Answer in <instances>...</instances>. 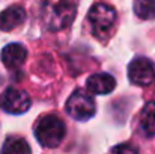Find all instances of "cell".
Masks as SVG:
<instances>
[{
	"instance_id": "obj_6",
	"label": "cell",
	"mask_w": 155,
	"mask_h": 154,
	"mask_svg": "<svg viewBox=\"0 0 155 154\" xmlns=\"http://www.w3.org/2000/svg\"><path fill=\"white\" fill-rule=\"evenodd\" d=\"M128 79L137 86H148L155 79V65L146 57H136L128 67Z\"/></svg>"
},
{
	"instance_id": "obj_2",
	"label": "cell",
	"mask_w": 155,
	"mask_h": 154,
	"mask_svg": "<svg viewBox=\"0 0 155 154\" xmlns=\"http://www.w3.org/2000/svg\"><path fill=\"white\" fill-rule=\"evenodd\" d=\"M65 135H66L65 122L56 115L44 116L35 128V136L38 142L47 148L57 147L63 141Z\"/></svg>"
},
{
	"instance_id": "obj_11",
	"label": "cell",
	"mask_w": 155,
	"mask_h": 154,
	"mask_svg": "<svg viewBox=\"0 0 155 154\" xmlns=\"http://www.w3.org/2000/svg\"><path fill=\"white\" fill-rule=\"evenodd\" d=\"M2 153H9V154H27L30 153V147L27 145V142L24 139L20 138H9L6 139Z\"/></svg>"
},
{
	"instance_id": "obj_3",
	"label": "cell",
	"mask_w": 155,
	"mask_h": 154,
	"mask_svg": "<svg viewBox=\"0 0 155 154\" xmlns=\"http://www.w3.org/2000/svg\"><path fill=\"white\" fill-rule=\"evenodd\" d=\"M87 20L92 26V32L98 39H105V36L110 33L111 27L116 21V12L111 6L97 3L92 6V9L87 14Z\"/></svg>"
},
{
	"instance_id": "obj_7",
	"label": "cell",
	"mask_w": 155,
	"mask_h": 154,
	"mask_svg": "<svg viewBox=\"0 0 155 154\" xmlns=\"http://www.w3.org/2000/svg\"><path fill=\"white\" fill-rule=\"evenodd\" d=\"M26 57H27L26 47L21 46V44H18V43H12V44L6 46L2 50V62L9 70H14V68L21 67L24 63Z\"/></svg>"
},
{
	"instance_id": "obj_13",
	"label": "cell",
	"mask_w": 155,
	"mask_h": 154,
	"mask_svg": "<svg viewBox=\"0 0 155 154\" xmlns=\"http://www.w3.org/2000/svg\"><path fill=\"white\" fill-rule=\"evenodd\" d=\"M114 153H120V151H125V153H137V150L131 145H120V147H114L113 148Z\"/></svg>"
},
{
	"instance_id": "obj_4",
	"label": "cell",
	"mask_w": 155,
	"mask_h": 154,
	"mask_svg": "<svg viewBox=\"0 0 155 154\" xmlns=\"http://www.w3.org/2000/svg\"><path fill=\"white\" fill-rule=\"evenodd\" d=\"M66 110L74 119L86 121L95 115L97 107H95L94 98L89 94L83 91H75L66 103Z\"/></svg>"
},
{
	"instance_id": "obj_1",
	"label": "cell",
	"mask_w": 155,
	"mask_h": 154,
	"mask_svg": "<svg viewBox=\"0 0 155 154\" xmlns=\"http://www.w3.org/2000/svg\"><path fill=\"white\" fill-rule=\"evenodd\" d=\"M75 17V5L71 0H45L42 21L51 32L68 27Z\"/></svg>"
},
{
	"instance_id": "obj_10",
	"label": "cell",
	"mask_w": 155,
	"mask_h": 154,
	"mask_svg": "<svg viewBox=\"0 0 155 154\" xmlns=\"http://www.w3.org/2000/svg\"><path fill=\"white\" fill-rule=\"evenodd\" d=\"M140 127L146 136L155 135V103H148L140 113Z\"/></svg>"
},
{
	"instance_id": "obj_12",
	"label": "cell",
	"mask_w": 155,
	"mask_h": 154,
	"mask_svg": "<svg viewBox=\"0 0 155 154\" xmlns=\"http://www.w3.org/2000/svg\"><path fill=\"white\" fill-rule=\"evenodd\" d=\"M134 11L142 20L155 18V0H136Z\"/></svg>"
},
{
	"instance_id": "obj_5",
	"label": "cell",
	"mask_w": 155,
	"mask_h": 154,
	"mask_svg": "<svg viewBox=\"0 0 155 154\" xmlns=\"http://www.w3.org/2000/svg\"><path fill=\"white\" fill-rule=\"evenodd\" d=\"M0 107L12 115H20L29 110L30 107V97L27 92L17 89V88H8L0 95Z\"/></svg>"
},
{
	"instance_id": "obj_8",
	"label": "cell",
	"mask_w": 155,
	"mask_h": 154,
	"mask_svg": "<svg viewBox=\"0 0 155 154\" xmlns=\"http://www.w3.org/2000/svg\"><path fill=\"white\" fill-rule=\"evenodd\" d=\"M26 20V11L21 6H9L0 12V30L11 32Z\"/></svg>"
},
{
	"instance_id": "obj_9",
	"label": "cell",
	"mask_w": 155,
	"mask_h": 154,
	"mask_svg": "<svg viewBox=\"0 0 155 154\" xmlns=\"http://www.w3.org/2000/svg\"><path fill=\"white\" fill-rule=\"evenodd\" d=\"M114 88H116V80L113 76L107 73H98L87 79V89L92 94L105 95V94H110Z\"/></svg>"
}]
</instances>
